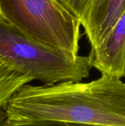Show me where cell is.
<instances>
[{"instance_id":"6da1fadb","label":"cell","mask_w":125,"mask_h":126,"mask_svg":"<svg viewBox=\"0 0 125 126\" xmlns=\"http://www.w3.org/2000/svg\"><path fill=\"white\" fill-rule=\"evenodd\" d=\"M12 123L43 120L125 126V83L108 75L88 82L22 86L4 109Z\"/></svg>"},{"instance_id":"7a4b0ae2","label":"cell","mask_w":125,"mask_h":126,"mask_svg":"<svg viewBox=\"0 0 125 126\" xmlns=\"http://www.w3.org/2000/svg\"><path fill=\"white\" fill-rule=\"evenodd\" d=\"M0 58L15 72L45 84L80 82L92 68L89 55H74L44 44L1 21Z\"/></svg>"},{"instance_id":"3957f363","label":"cell","mask_w":125,"mask_h":126,"mask_svg":"<svg viewBox=\"0 0 125 126\" xmlns=\"http://www.w3.org/2000/svg\"><path fill=\"white\" fill-rule=\"evenodd\" d=\"M0 21L32 39L79 55L80 21L57 0H0Z\"/></svg>"},{"instance_id":"277c9868","label":"cell","mask_w":125,"mask_h":126,"mask_svg":"<svg viewBox=\"0 0 125 126\" xmlns=\"http://www.w3.org/2000/svg\"><path fill=\"white\" fill-rule=\"evenodd\" d=\"M89 57L92 67L102 75L121 79L125 77V11Z\"/></svg>"},{"instance_id":"5b68a950","label":"cell","mask_w":125,"mask_h":126,"mask_svg":"<svg viewBox=\"0 0 125 126\" xmlns=\"http://www.w3.org/2000/svg\"><path fill=\"white\" fill-rule=\"evenodd\" d=\"M125 11V0H92L82 21L91 47L106 36Z\"/></svg>"},{"instance_id":"8992f818","label":"cell","mask_w":125,"mask_h":126,"mask_svg":"<svg viewBox=\"0 0 125 126\" xmlns=\"http://www.w3.org/2000/svg\"><path fill=\"white\" fill-rule=\"evenodd\" d=\"M31 81V78L15 72L0 58V109H4L17 90Z\"/></svg>"},{"instance_id":"52a82bcc","label":"cell","mask_w":125,"mask_h":126,"mask_svg":"<svg viewBox=\"0 0 125 126\" xmlns=\"http://www.w3.org/2000/svg\"><path fill=\"white\" fill-rule=\"evenodd\" d=\"M81 24V21L92 0H57Z\"/></svg>"},{"instance_id":"ba28073f","label":"cell","mask_w":125,"mask_h":126,"mask_svg":"<svg viewBox=\"0 0 125 126\" xmlns=\"http://www.w3.org/2000/svg\"><path fill=\"white\" fill-rule=\"evenodd\" d=\"M0 126H92V125H85V124H78V123H71L66 122L60 121H52V120H43V121H37L31 123H12L3 120L0 123Z\"/></svg>"},{"instance_id":"9c48e42d","label":"cell","mask_w":125,"mask_h":126,"mask_svg":"<svg viewBox=\"0 0 125 126\" xmlns=\"http://www.w3.org/2000/svg\"><path fill=\"white\" fill-rule=\"evenodd\" d=\"M5 118V114L4 111L2 109H0V123Z\"/></svg>"}]
</instances>
